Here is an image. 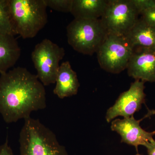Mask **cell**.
Instances as JSON below:
<instances>
[{
  "instance_id": "cell-1",
  "label": "cell",
  "mask_w": 155,
  "mask_h": 155,
  "mask_svg": "<svg viewBox=\"0 0 155 155\" xmlns=\"http://www.w3.org/2000/svg\"><path fill=\"white\" fill-rule=\"evenodd\" d=\"M44 85L24 67L0 74V114L7 123L30 117L33 111L46 107Z\"/></svg>"
},
{
  "instance_id": "cell-2",
  "label": "cell",
  "mask_w": 155,
  "mask_h": 155,
  "mask_svg": "<svg viewBox=\"0 0 155 155\" xmlns=\"http://www.w3.org/2000/svg\"><path fill=\"white\" fill-rule=\"evenodd\" d=\"M19 141L20 155H69L52 130L31 117L24 119Z\"/></svg>"
},
{
  "instance_id": "cell-3",
  "label": "cell",
  "mask_w": 155,
  "mask_h": 155,
  "mask_svg": "<svg viewBox=\"0 0 155 155\" xmlns=\"http://www.w3.org/2000/svg\"><path fill=\"white\" fill-rule=\"evenodd\" d=\"M15 35L23 39L33 38L48 21L45 0H9Z\"/></svg>"
},
{
  "instance_id": "cell-4",
  "label": "cell",
  "mask_w": 155,
  "mask_h": 155,
  "mask_svg": "<svg viewBox=\"0 0 155 155\" xmlns=\"http://www.w3.org/2000/svg\"><path fill=\"white\" fill-rule=\"evenodd\" d=\"M67 31L72 48L88 55L97 53L107 34L101 19H74L67 25Z\"/></svg>"
},
{
  "instance_id": "cell-5",
  "label": "cell",
  "mask_w": 155,
  "mask_h": 155,
  "mask_svg": "<svg viewBox=\"0 0 155 155\" xmlns=\"http://www.w3.org/2000/svg\"><path fill=\"white\" fill-rule=\"evenodd\" d=\"M134 48L125 36L107 34L97 51L101 68L118 74L127 69Z\"/></svg>"
},
{
  "instance_id": "cell-6",
  "label": "cell",
  "mask_w": 155,
  "mask_h": 155,
  "mask_svg": "<svg viewBox=\"0 0 155 155\" xmlns=\"http://www.w3.org/2000/svg\"><path fill=\"white\" fill-rule=\"evenodd\" d=\"M65 54L64 48L48 39H44L35 47L31 52V60L37 76L44 86L55 83L59 63Z\"/></svg>"
},
{
  "instance_id": "cell-7",
  "label": "cell",
  "mask_w": 155,
  "mask_h": 155,
  "mask_svg": "<svg viewBox=\"0 0 155 155\" xmlns=\"http://www.w3.org/2000/svg\"><path fill=\"white\" fill-rule=\"evenodd\" d=\"M139 15L131 0H108L101 20L107 34L126 36Z\"/></svg>"
},
{
  "instance_id": "cell-8",
  "label": "cell",
  "mask_w": 155,
  "mask_h": 155,
  "mask_svg": "<svg viewBox=\"0 0 155 155\" xmlns=\"http://www.w3.org/2000/svg\"><path fill=\"white\" fill-rule=\"evenodd\" d=\"M144 89V81L135 80L131 83L129 89L121 94L114 105L107 111V122H112L118 116L125 118L134 116L145 101Z\"/></svg>"
},
{
  "instance_id": "cell-9",
  "label": "cell",
  "mask_w": 155,
  "mask_h": 155,
  "mask_svg": "<svg viewBox=\"0 0 155 155\" xmlns=\"http://www.w3.org/2000/svg\"><path fill=\"white\" fill-rule=\"evenodd\" d=\"M140 120H136L133 116L121 119H114L112 121L111 129L121 137V142L134 146L138 150L140 145H145L153 140L155 130L150 132L143 129L140 125Z\"/></svg>"
},
{
  "instance_id": "cell-10",
  "label": "cell",
  "mask_w": 155,
  "mask_h": 155,
  "mask_svg": "<svg viewBox=\"0 0 155 155\" xmlns=\"http://www.w3.org/2000/svg\"><path fill=\"white\" fill-rule=\"evenodd\" d=\"M127 69L135 80L155 82V49H134Z\"/></svg>"
},
{
  "instance_id": "cell-11",
  "label": "cell",
  "mask_w": 155,
  "mask_h": 155,
  "mask_svg": "<svg viewBox=\"0 0 155 155\" xmlns=\"http://www.w3.org/2000/svg\"><path fill=\"white\" fill-rule=\"evenodd\" d=\"M54 94L60 99L75 95L78 92L80 84L77 74L72 69L69 61L60 65L56 79Z\"/></svg>"
},
{
  "instance_id": "cell-12",
  "label": "cell",
  "mask_w": 155,
  "mask_h": 155,
  "mask_svg": "<svg viewBox=\"0 0 155 155\" xmlns=\"http://www.w3.org/2000/svg\"><path fill=\"white\" fill-rule=\"evenodd\" d=\"M134 48L155 49V28L139 18L125 36Z\"/></svg>"
},
{
  "instance_id": "cell-13",
  "label": "cell",
  "mask_w": 155,
  "mask_h": 155,
  "mask_svg": "<svg viewBox=\"0 0 155 155\" xmlns=\"http://www.w3.org/2000/svg\"><path fill=\"white\" fill-rule=\"evenodd\" d=\"M21 53V48L14 36L0 34V74L14 67Z\"/></svg>"
},
{
  "instance_id": "cell-14",
  "label": "cell",
  "mask_w": 155,
  "mask_h": 155,
  "mask_svg": "<svg viewBox=\"0 0 155 155\" xmlns=\"http://www.w3.org/2000/svg\"><path fill=\"white\" fill-rule=\"evenodd\" d=\"M108 2V0H72L70 13L75 19H101Z\"/></svg>"
},
{
  "instance_id": "cell-15",
  "label": "cell",
  "mask_w": 155,
  "mask_h": 155,
  "mask_svg": "<svg viewBox=\"0 0 155 155\" xmlns=\"http://www.w3.org/2000/svg\"><path fill=\"white\" fill-rule=\"evenodd\" d=\"M0 34L14 35L9 0H0Z\"/></svg>"
},
{
  "instance_id": "cell-16",
  "label": "cell",
  "mask_w": 155,
  "mask_h": 155,
  "mask_svg": "<svg viewBox=\"0 0 155 155\" xmlns=\"http://www.w3.org/2000/svg\"><path fill=\"white\" fill-rule=\"evenodd\" d=\"M47 8L63 13H70L72 0H45Z\"/></svg>"
},
{
  "instance_id": "cell-17",
  "label": "cell",
  "mask_w": 155,
  "mask_h": 155,
  "mask_svg": "<svg viewBox=\"0 0 155 155\" xmlns=\"http://www.w3.org/2000/svg\"><path fill=\"white\" fill-rule=\"evenodd\" d=\"M139 15L143 11L155 7V0H131Z\"/></svg>"
},
{
  "instance_id": "cell-18",
  "label": "cell",
  "mask_w": 155,
  "mask_h": 155,
  "mask_svg": "<svg viewBox=\"0 0 155 155\" xmlns=\"http://www.w3.org/2000/svg\"><path fill=\"white\" fill-rule=\"evenodd\" d=\"M140 15L143 21L155 28V7L143 11Z\"/></svg>"
},
{
  "instance_id": "cell-19",
  "label": "cell",
  "mask_w": 155,
  "mask_h": 155,
  "mask_svg": "<svg viewBox=\"0 0 155 155\" xmlns=\"http://www.w3.org/2000/svg\"><path fill=\"white\" fill-rule=\"evenodd\" d=\"M0 155H15L9 145L8 140L4 144L0 145Z\"/></svg>"
},
{
  "instance_id": "cell-20",
  "label": "cell",
  "mask_w": 155,
  "mask_h": 155,
  "mask_svg": "<svg viewBox=\"0 0 155 155\" xmlns=\"http://www.w3.org/2000/svg\"><path fill=\"white\" fill-rule=\"evenodd\" d=\"M147 148L148 155H155V140L147 143L144 146Z\"/></svg>"
},
{
  "instance_id": "cell-21",
  "label": "cell",
  "mask_w": 155,
  "mask_h": 155,
  "mask_svg": "<svg viewBox=\"0 0 155 155\" xmlns=\"http://www.w3.org/2000/svg\"><path fill=\"white\" fill-rule=\"evenodd\" d=\"M155 115V110H148L147 114V115H146V116H144V118H143V119H145V118H148V117H150V116H152V115Z\"/></svg>"
},
{
  "instance_id": "cell-22",
  "label": "cell",
  "mask_w": 155,
  "mask_h": 155,
  "mask_svg": "<svg viewBox=\"0 0 155 155\" xmlns=\"http://www.w3.org/2000/svg\"><path fill=\"white\" fill-rule=\"evenodd\" d=\"M136 155H140V154L137 153V154Z\"/></svg>"
}]
</instances>
